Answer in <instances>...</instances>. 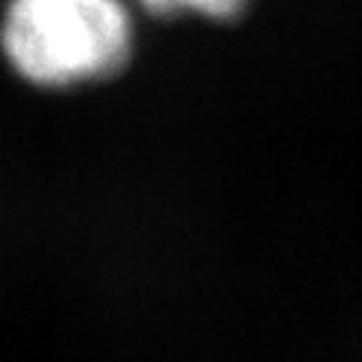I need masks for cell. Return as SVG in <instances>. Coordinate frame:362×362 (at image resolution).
<instances>
[{
    "instance_id": "obj_2",
    "label": "cell",
    "mask_w": 362,
    "mask_h": 362,
    "mask_svg": "<svg viewBox=\"0 0 362 362\" xmlns=\"http://www.w3.org/2000/svg\"><path fill=\"white\" fill-rule=\"evenodd\" d=\"M151 16H181L197 13L206 18H235L242 16L247 0H136Z\"/></svg>"
},
{
    "instance_id": "obj_1",
    "label": "cell",
    "mask_w": 362,
    "mask_h": 362,
    "mask_svg": "<svg viewBox=\"0 0 362 362\" xmlns=\"http://www.w3.org/2000/svg\"><path fill=\"white\" fill-rule=\"evenodd\" d=\"M0 49L30 85L100 82L130 61L133 16L124 0H9Z\"/></svg>"
}]
</instances>
